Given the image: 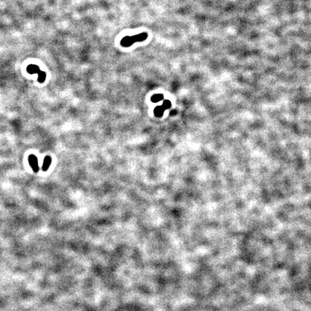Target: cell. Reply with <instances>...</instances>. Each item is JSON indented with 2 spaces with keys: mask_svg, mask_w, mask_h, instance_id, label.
I'll list each match as a JSON object with an SVG mask.
<instances>
[{
  "mask_svg": "<svg viewBox=\"0 0 311 311\" xmlns=\"http://www.w3.org/2000/svg\"><path fill=\"white\" fill-rule=\"evenodd\" d=\"M148 37V34L146 33H142L141 34L134 35V36H125L122 39L120 44L123 47H129L136 42H141L145 40Z\"/></svg>",
  "mask_w": 311,
  "mask_h": 311,
  "instance_id": "cell-1",
  "label": "cell"
},
{
  "mask_svg": "<svg viewBox=\"0 0 311 311\" xmlns=\"http://www.w3.org/2000/svg\"><path fill=\"white\" fill-rule=\"evenodd\" d=\"M28 161H29L30 166L31 167V169L35 173H37L39 171V166H38V161H37V157L33 154L29 156L28 157Z\"/></svg>",
  "mask_w": 311,
  "mask_h": 311,
  "instance_id": "cell-2",
  "label": "cell"
},
{
  "mask_svg": "<svg viewBox=\"0 0 311 311\" xmlns=\"http://www.w3.org/2000/svg\"><path fill=\"white\" fill-rule=\"evenodd\" d=\"M51 162H52V159H51V156H46V157L44 158L43 163V166H42V169L43 172H46V171H48L49 166H51Z\"/></svg>",
  "mask_w": 311,
  "mask_h": 311,
  "instance_id": "cell-3",
  "label": "cell"
},
{
  "mask_svg": "<svg viewBox=\"0 0 311 311\" xmlns=\"http://www.w3.org/2000/svg\"><path fill=\"white\" fill-rule=\"evenodd\" d=\"M40 71V68L38 67L37 65L35 64H30L29 66H28L27 67V71L30 74H35V73H38L39 71Z\"/></svg>",
  "mask_w": 311,
  "mask_h": 311,
  "instance_id": "cell-4",
  "label": "cell"
},
{
  "mask_svg": "<svg viewBox=\"0 0 311 311\" xmlns=\"http://www.w3.org/2000/svg\"><path fill=\"white\" fill-rule=\"evenodd\" d=\"M154 112L156 117L161 118V117L163 116V112H164V109H163L161 106H157V107H155V109H154Z\"/></svg>",
  "mask_w": 311,
  "mask_h": 311,
  "instance_id": "cell-5",
  "label": "cell"
},
{
  "mask_svg": "<svg viewBox=\"0 0 311 311\" xmlns=\"http://www.w3.org/2000/svg\"><path fill=\"white\" fill-rule=\"evenodd\" d=\"M163 99V94H156L153 95L151 100L152 102L156 103V102H159L161 101V100H162Z\"/></svg>",
  "mask_w": 311,
  "mask_h": 311,
  "instance_id": "cell-6",
  "label": "cell"
},
{
  "mask_svg": "<svg viewBox=\"0 0 311 311\" xmlns=\"http://www.w3.org/2000/svg\"><path fill=\"white\" fill-rule=\"evenodd\" d=\"M37 75H38V77H37V81H38V82H40V83H43V82H44V81L46 80V73L44 72V71H39L38 73H37Z\"/></svg>",
  "mask_w": 311,
  "mask_h": 311,
  "instance_id": "cell-7",
  "label": "cell"
},
{
  "mask_svg": "<svg viewBox=\"0 0 311 311\" xmlns=\"http://www.w3.org/2000/svg\"><path fill=\"white\" fill-rule=\"evenodd\" d=\"M171 106H172V104H171V102L169 101V100H165V101H163L161 107H162L163 109L165 110V109L170 108Z\"/></svg>",
  "mask_w": 311,
  "mask_h": 311,
  "instance_id": "cell-8",
  "label": "cell"
}]
</instances>
